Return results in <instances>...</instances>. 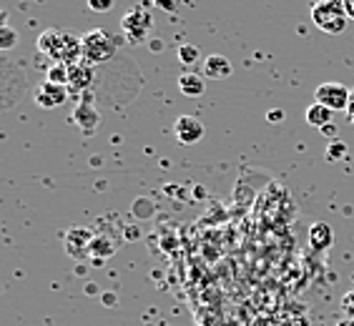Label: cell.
I'll use <instances>...</instances> for the list:
<instances>
[{
	"label": "cell",
	"instance_id": "obj_1",
	"mask_svg": "<svg viewBox=\"0 0 354 326\" xmlns=\"http://www.w3.org/2000/svg\"><path fill=\"white\" fill-rule=\"evenodd\" d=\"M35 48L41 50L43 55L53 58L55 63H66V66H73L83 58V43L81 38H75L68 30H58V28H48L38 35Z\"/></svg>",
	"mask_w": 354,
	"mask_h": 326
},
{
	"label": "cell",
	"instance_id": "obj_2",
	"mask_svg": "<svg viewBox=\"0 0 354 326\" xmlns=\"http://www.w3.org/2000/svg\"><path fill=\"white\" fill-rule=\"evenodd\" d=\"M312 23L329 35H342L349 23L344 0H317L312 6Z\"/></svg>",
	"mask_w": 354,
	"mask_h": 326
},
{
	"label": "cell",
	"instance_id": "obj_3",
	"mask_svg": "<svg viewBox=\"0 0 354 326\" xmlns=\"http://www.w3.org/2000/svg\"><path fill=\"white\" fill-rule=\"evenodd\" d=\"M83 43V61L86 63H106L111 61L118 50V35H111L103 28H93L81 38Z\"/></svg>",
	"mask_w": 354,
	"mask_h": 326
},
{
	"label": "cell",
	"instance_id": "obj_4",
	"mask_svg": "<svg viewBox=\"0 0 354 326\" xmlns=\"http://www.w3.org/2000/svg\"><path fill=\"white\" fill-rule=\"evenodd\" d=\"M153 28V15L146 10L143 6H133L126 10V15L121 18V33L123 38L133 46H138L141 41H146Z\"/></svg>",
	"mask_w": 354,
	"mask_h": 326
},
{
	"label": "cell",
	"instance_id": "obj_5",
	"mask_svg": "<svg viewBox=\"0 0 354 326\" xmlns=\"http://www.w3.org/2000/svg\"><path fill=\"white\" fill-rule=\"evenodd\" d=\"M314 95H317V103L327 106V108H332L337 113V111H347L352 88H347L344 83L329 81V83H322L319 88L314 90Z\"/></svg>",
	"mask_w": 354,
	"mask_h": 326
},
{
	"label": "cell",
	"instance_id": "obj_6",
	"mask_svg": "<svg viewBox=\"0 0 354 326\" xmlns=\"http://www.w3.org/2000/svg\"><path fill=\"white\" fill-rule=\"evenodd\" d=\"M174 133H176L178 143L194 146V143H198L206 136V128L196 116H178L176 123H174Z\"/></svg>",
	"mask_w": 354,
	"mask_h": 326
},
{
	"label": "cell",
	"instance_id": "obj_7",
	"mask_svg": "<svg viewBox=\"0 0 354 326\" xmlns=\"http://www.w3.org/2000/svg\"><path fill=\"white\" fill-rule=\"evenodd\" d=\"M33 98L41 108H48V111L58 108V106H63V103L68 101V86H55V83L46 81L35 88Z\"/></svg>",
	"mask_w": 354,
	"mask_h": 326
},
{
	"label": "cell",
	"instance_id": "obj_8",
	"mask_svg": "<svg viewBox=\"0 0 354 326\" xmlns=\"http://www.w3.org/2000/svg\"><path fill=\"white\" fill-rule=\"evenodd\" d=\"M63 244H66V251L71 256L81 258L91 253V244H93V233L88 229H71L66 236H63Z\"/></svg>",
	"mask_w": 354,
	"mask_h": 326
},
{
	"label": "cell",
	"instance_id": "obj_9",
	"mask_svg": "<svg viewBox=\"0 0 354 326\" xmlns=\"http://www.w3.org/2000/svg\"><path fill=\"white\" fill-rule=\"evenodd\" d=\"M232 63H229V58L221 53H212L209 58L204 61V68H201V73H204V78H209V81H221V78H229L232 75Z\"/></svg>",
	"mask_w": 354,
	"mask_h": 326
},
{
	"label": "cell",
	"instance_id": "obj_10",
	"mask_svg": "<svg viewBox=\"0 0 354 326\" xmlns=\"http://www.w3.org/2000/svg\"><path fill=\"white\" fill-rule=\"evenodd\" d=\"M334 244V231L332 226L324 224V221H317V224L309 226V246L314 251H329Z\"/></svg>",
	"mask_w": 354,
	"mask_h": 326
},
{
	"label": "cell",
	"instance_id": "obj_11",
	"mask_svg": "<svg viewBox=\"0 0 354 326\" xmlns=\"http://www.w3.org/2000/svg\"><path fill=\"white\" fill-rule=\"evenodd\" d=\"M178 90L189 98H198V95L206 93V78L204 73H194V70H186V73L178 75Z\"/></svg>",
	"mask_w": 354,
	"mask_h": 326
},
{
	"label": "cell",
	"instance_id": "obj_12",
	"mask_svg": "<svg viewBox=\"0 0 354 326\" xmlns=\"http://www.w3.org/2000/svg\"><path fill=\"white\" fill-rule=\"evenodd\" d=\"M93 83V66L86 61H78L71 66V78H68V90H86Z\"/></svg>",
	"mask_w": 354,
	"mask_h": 326
},
{
	"label": "cell",
	"instance_id": "obj_13",
	"mask_svg": "<svg viewBox=\"0 0 354 326\" xmlns=\"http://www.w3.org/2000/svg\"><path fill=\"white\" fill-rule=\"evenodd\" d=\"M332 116H334V111L327 108V106H322V103H317V101H314L307 108V113H304L309 126H314V128H319V131L324 128L327 123H332Z\"/></svg>",
	"mask_w": 354,
	"mask_h": 326
},
{
	"label": "cell",
	"instance_id": "obj_14",
	"mask_svg": "<svg viewBox=\"0 0 354 326\" xmlns=\"http://www.w3.org/2000/svg\"><path fill=\"white\" fill-rule=\"evenodd\" d=\"M73 121L78 123L86 133H93V128L98 126V113L91 108L88 103H81V106H75V111H73Z\"/></svg>",
	"mask_w": 354,
	"mask_h": 326
},
{
	"label": "cell",
	"instance_id": "obj_15",
	"mask_svg": "<svg viewBox=\"0 0 354 326\" xmlns=\"http://www.w3.org/2000/svg\"><path fill=\"white\" fill-rule=\"evenodd\" d=\"M68 78H71V66H66V63H53V66L48 68L46 81L55 83V86H68Z\"/></svg>",
	"mask_w": 354,
	"mask_h": 326
},
{
	"label": "cell",
	"instance_id": "obj_16",
	"mask_svg": "<svg viewBox=\"0 0 354 326\" xmlns=\"http://www.w3.org/2000/svg\"><path fill=\"white\" fill-rule=\"evenodd\" d=\"M176 55H178V63L186 66V68H191V66H196V63L201 61V50H198L196 46H191V43H186V46L178 48Z\"/></svg>",
	"mask_w": 354,
	"mask_h": 326
},
{
	"label": "cell",
	"instance_id": "obj_17",
	"mask_svg": "<svg viewBox=\"0 0 354 326\" xmlns=\"http://www.w3.org/2000/svg\"><path fill=\"white\" fill-rule=\"evenodd\" d=\"M15 43H18V35H15L13 28H8V26L0 28V48H3V50H10Z\"/></svg>",
	"mask_w": 354,
	"mask_h": 326
},
{
	"label": "cell",
	"instance_id": "obj_18",
	"mask_svg": "<svg viewBox=\"0 0 354 326\" xmlns=\"http://www.w3.org/2000/svg\"><path fill=\"white\" fill-rule=\"evenodd\" d=\"M344 153H347V146H344L342 141H332V143H329V148H327V158H329V161H337V158H342Z\"/></svg>",
	"mask_w": 354,
	"mask_h": 326
},
{
	"label": "cell",
	"instance_id": "obj_19",
	"mask_svg": "<svg viewBox=\"0 0 354 326\" xmlns=\"http://www.w3.org/2000/svg\"><path fill=\"white\" fill-rule=\"evenodd\" d=\"M88 8L93 13H109L113 10V0H88Z\"/></svg>",
	"mask_w": 354,
	"mask_h": 326
},
{
	"label": "cell",
	"instance_id": "obj_20",
	"mask_svg": "<svg viewBox=\"0 0 354 326\" xmlns=\"http://www.w3.org/2000/svg\"><path fill=\"white\" fill-rule=\"evenodd\" d=\"M342 311H344V316H352L354 319V289L349 294H344V299H342Z\"/></svg>",
	"mask_w": 354,
	"mask_h": 326
},
{
	"label": "cell",
	"instance_id": "obj_21",
	"mask_svg": "<svg viewBox=\"0 0 354 326\" xmlns=\"http://www.w3.org/2000/svg\"><path fill=\"white\" fill-rule=\"evenodd\" d=\"M284 118H286V113L281 108H272L269 113H266V121L269 123H281Z\"/></svg>",
	"mask_w": 354,
	"mask_h": 326
},
{
	"label": "cell",
	"instance_id": "obj_22",
	"mask_svg": "<svg viewBox=\"0 0 354 326\" xmlns=\"http://www.w3.org/2000/svg\"><path fill=\"white\" fill-rule=\"evenodd\" d=\"M153 3H156L158 8H164L166 13H174V10H176V0H153Z\"/></svg>",
	"mask_w": 354,
	"mask_h": 326
},
{
	"label": "cell",
	"instance_id": "obj_23",
	"mask_svg": "<svg viewBox=\"0 0 354 326\" xmlns=\"http://www.w3.org/2000/svg\"><path fill=\"white\" fill-rule=\"evenodd\" d=\"M252 326H281V324H277L272 316H259V319H254Z\"/></svg>",
	"mask_w": 354,
	"mask_h": 326
},
{
	"label": "cell",
	"instance_id": "obj_24",
	"mask_svg": "<svg viewBox=\"0 0 354 326\" xmlns=\"http://www.w3.org/2000/svg\"><path fill=\"white\" fill-rule=\"evenodd\" d=\"M322 133H324V136L327 138H337V126H334V123H327V126H324V128H322Z\"/></svg>",
	"mask_w": 354,
	"mask_h": 326
},
{
	"label": "cell",
	"instance_id": "obj_25",
	"mask_svg": "<svg viewBox=\"0 0 354 326\" xmlns=\"http://www.w3.org/2000/svg\"><path fill=\"white\" fill-rule=\"evenodd\" d=\"M344 113H347V121L354 123V88H352V95H349V106H347Z\"/></svg>",
	"mask_w": 354,
	"mask_h": 326
},
{
	"label": "cell",
	"instance_id": "obj_26",
	"mask_svg": "<svg viewBox=\"0 0 354 326\" xmlns=\"http://www.w3.org/2000/svg\"><path fill=\"white\" fill-rule=\"evenodd\" d=\"M281 326H309L307 316H294V321H284Z\"/></svg>",
	"mask_w": 354,
	"mask_h": 326
},
{
	"label": "cell",
	"instance_id": "obj_27",
	"mask_svg": "<svg viewBox=\"0 0 354 326\" xmlns=\"http://www.w3.org/2000/svg\"><path fill=\"white\" fill-rule=\"evenodd\" d=\"M344 8H347L349 21H354V0H344Z\"/></svg>",
	"mask_w": 354,
	"mask_h": 326
},
{
	"label": "cell",
	"instance_id": "obj_28",
	"mask_svg": "<svg viewBox=\"0 0 354 326\" xmlns=\"http://www.w3.org/2000/svg\"><path fill=\"white\" fill-rule=\"evenodd\" d=\"M101 296H103V301H106V304H116V296H113L111 291H106V294L101 291Z\"/></svg>",
	"mask_w": 354,
	"mask_h": 326
},
{
	"label": "cell",
	"instance_id": "obj_29",
	"mask_svg": "<svg viewBox=\"0 0 354 326\" xmlns=\"http://www.w3.org/2000/svg\"><path fill=\"white\" fill-rule=\"evenodd\" d=\"M337 326H354V319L352 316H344L342 321H337Z\"/></svg>",
	"mask_w": 354,
	"mask_h": 326
},
{
	"label": "cell",
	"instance_id": "obj_30",
	"mask_svg": "<svg viewBox=\"0 0 354 326\" xmlns=\"http://www.w3.org/2000/svg\"><path fill=\"white\" fill-rule=\"evenodd\" d=\"M86 294H91V296H95V294H98V286H95V284H88V286H86Z\"/></svg>",
	"mask_w": 354,
	"mask_h": 326
},
{
	"label": "cell",
	"instance_id": "obj_31",
	"mask_svg": "<svg viewBox=\"0 0 354 326\" xmlns=\"http://www.w3.org/2000/svg\"><path fill=\"white\" fill-rule=\"evenodd\" d=\"M151 48H153V53H158V50L164 48V43H156V41H153V43H151Z\"/></svg>",
	"mask_w": 354,
	"mask_h": 326
}]
</instances>
